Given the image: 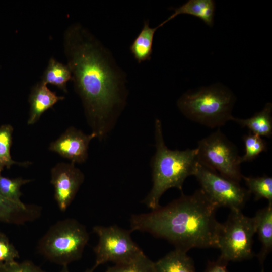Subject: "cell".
Wrapping results in <instances>:
<instances>
[{
  "mask_svg": "<svg viewBox=\"0 0 272 272\" xmlns=\"http://www.w3.org/2000/svg\"><path fill=\"white\" fill-rule=\"evenodd\" d=\"M63 45L72 80L93 132L102 137L111 117L123 104L124 73L109 51L80 24L67 28Z\"/></svg>",
  "mask_w": 272,
  "mask_h": 272,
  "instance_id": "1",
  "label": "cell"
},
{
  "mask_svg": "<svg viewBox=\"0 0 272 272\" xmlns=\"http://www.w3.org/2000/svg\"><path fill=\"white\" fill-rule=\"evenodd\" d=\"M217 209L200 189L150 212L132 215L130 230L148 232L186 252L193 248H217Z\"/></svg>",
  "mask_w": 272,
  "mask_h": 272,
  "instance_id": "2",
  "label": "cell"
},
{
  "mask_svg": "<svg viewBox=\"0 0 272 272\" xmlns=\"http://www.w3.org/2000/svg\"><path fill=\"white\" fill-rule=\"evenodd\" d=\"M156 151L152 161V188L143 201L152 210L158 208L163 194L171 188L182 190L187 177L194 175L199 163L196 149L171 150L164 141L162 125L155 122Z\"/></svg>",
  "mask_w": 272,
  "mask_h": 272,
  "instance_id": "3",
  "label": "cell"
},
{
  "mask_svg": "<svg viewBox=\"0 0 272 272\" xmlns=\"http://www.w3.org/2000/svg\"><path fill=\"white\" fill-rule=\"evenodd\" d=\"M235 100L231 91L216 85L187 92L179 99L177 105L190 120L215 128L232 120Z\"/></svg>",
  "mask_w": 272,
  "mask_h": 272,
  "instance_id": "4",
  "label": "cell"
},
{
  "mask_svg": "<svg viewBox=\"0 0 272 272\" xmlns=\"http://www.w3.org/2000/svg\"><path fill=\"white\" fill-rule=\"evenodd\" d=\"M89 238L86 227L67 218L52 225L39 240V253L51 262L67 265L82 256Z\"/></svg>",
  "mask_w": 272,
  "mask_h": 272,
  "instance_id": "5",
  "label": "cell"
},
{
  "mask_svg": "<svg viewBox=\"0 0 272 272\" xmlns=\"http://www.w3.org/2000/svg\"><path fill=\"white\" fill-rule=\"evenodd\" d=\"M256 233L254 217L244 215L241 210H232L226 221L220 223L217 234L219 259L228 263L251 258L253 237Z\"/></svg>",
  "mask_w": 272,
  "mask_h": 272,
  "instance_id": "6",
  "label": "cell"
},
{
  "mask_svg": "<svg viewBox=\"0 0 272 272\" xmlns=\"http://www.w3.org/2000/svg\"><path fill=\"white\" fill-rule=\"evenodd\" d=\"M196 149L201 164L234 181L242 179L241 156L236 147L219 129L199 141Z\"/></svg>",
  "mask_w": 272,
  "mask_h": 272,
  "instance_id": "7",
  "label": "cell"
},
{
  "mask_svg": "<svg viewBox=\"0 0 272 272\" xmlns=\"http://www.w3.org/2000/svg\"><path fill=\"white\" fill-rule=\"evenodd\" d=\"M93 230L98 237V242L94 248L95 268L108 262L117 264L128 261L143 252L132 239L130 230L113 225L95 226Z\"/></svg>",
  "mask_w": 272,
  "mask_h": 272,
  "instance_id": "8",
  "label": "cell"
},
{
  "mask_svg": "<svg viewBox=\"0 0 272 272\" xmlns=\"http://www.w3.org/2000/svg\"><path fill=\"white\" fill-rule=\"evenodd\" d=\"M194 176L201 189L217 208L225 207L231 210H241L250 196L248 190L241 187L239 182L220 175L199 162Z\"/></svg>",
  "mask_w": 272,
  "mask_h": 272,
  "instance_id": "9",
  "label": "cell"
},
{
  "mask_svg": "<svg viewBox=\"0 0 272 272\" xmlns=\"http://www.w3.org/2000/svg\"><path fill=\"white\" fill-rule=\"evenodd\" d=\"M84 180L83 173L74 163H59L51 170L50 183L54 189V198L59 209L69 207Z\"/></svg>",
  "mask_w": 272,
  "mask_h": 272,
  "instance_id": "10",
  "label": "cell"
},
{
  "mask_svg": "<svg viewBox=\"0 0 272 272\" xmlns=\"http://www.w3.org/2000/svg\"><path fill=\"white\" fill-rule=\"evenodd\" d=\"M96 137L94 132L86 134L74 127H69L50 144L49 150L68 159L73 163H82L87 158L90 141Z\"/></svg>",
  "mask_w": 272,
  "mask_h": 272,
  "instance_id": "11",
  "label": "cell"
},
{
  "mask_svg": "<svg viewBox=\"0 0 272 272\" xmlns=\"http://www.w3.org/2000/svg\"><path fill=\"white\" fill-rule=\"evenodd\" d=\"M41 208L36 205L18 203L0 195V221L16 225L23 224L37 219Z\"/></svg>",
  "mask_w": 272,
  "mask_h": 272,
  "instance_id": "12",
  "label": "cell"
},
{
  "mask_svg": "<svg viewBox=\"0 0 272 272\" xmlns=\"http://www.w3.org/2000/svg\"><path fill=\"white\" fill-rule=\"evenodd\" d=\"M64 99L51 91L41 81L32 88L29 95L30 113L27 123H35L42 114L51 108L58 101Z\"/></svg>",
  "mask_w": 272,
  "mask_h": 272,
  "instance_id": "13",
  "label": "cell"
},
{
  "mask_svg": "<svg viewBox=\"0 0 272 272\" xmlns=\"http://www.w3.org/2000/svg\"><path fill=\"white\" fill-rule=\"evenodd\" d=\"M254 217L256 233L262 245L257 258L263 263L272 249V203H268L266 207L258 210Z\"/></svg>",
  "mask_w": 272,
  "mask_h": 272,
  "instance_id": "14",
  "label": "cell"
},
{
  "mask_svg": "<svg viewBox=\"0 0 272 272\" xmlns=\"http://www.w3.org/2000/svg\"><path fill=\"white\" fill-rule=\"evenodd\" d=\"M215 9V2L212 0H189L175 9L174 13L159 26H163L179 15L188 14L199 18L208 26L212 27L214 24Z\"/></svg>",
  "mask_w": 272,
  "mask_h": 272,
  "instance_id": "15",
  "label": "cell"
},
{
  "mask_svg": "<svg viewBox=\"0 0 272 272\" xmlns=\"http://www.w3.org/2000/svg\"><path fill=\"white\" fill-rule=\"evenodd\" d=\"M272 104L267 103L263 109L252 117L246 119L234 117V121L242 127H247L250 132L260 137H271L272 135Z\"/></svg>",
  "mask_w": 272,
  "mask_h": 272,
  "instance_id": "16",
  "label": "cell"
},
{
  "mask_svg": "<svg viewBox=\"0 0 272 272\" xmlns=\"http://www.w3.org/2000/svg\"><path fill=\"white\" fill-rule=\"evenodd\" d=\"M187 252L175 249L156 262V272H196L192 259Z\"/></svg>",
  "mask_w": 272,
  "mask_h": 272,
  "instance_id": "17",
  "label": "cell"
},
{
  "mask_svg": "<svg viewBox=\"0 0 272 272\" xmlns=\"http://www.w3.org/2000/svg\"><path fill=\"white\" fill-rule=\"evenodd\" d=\"M159 28V25L151 28L149 20L144 21L142 29L130 47L131 52L138 63L151 59L154 34Z\"/></svg>",
  "mask_w": 272,
  "mask_h": 272,
  "instance_id": "18",
  "label": "cell"
},
{
  "mask_svg": "<svg viewBox=\"0 0 272 272\" xmlns=\"http://www.w3.org/2000/svg\"><path fill=\"white\" fill-rule=\"evenodd\" d=\"M70 80H72V73L67 65L51 58L43 73L41 81L47 85L50 84L56 86L66 92V84Z\"/></svg>",
  "mask_w": 272,
  "mask_h": 272,
  "instance_id": "19",
  "label": "cell"
},
{
  "mask_svg": "<svg viewBox=\"0 0 272 272\" xmlns=\"http://www.w3.org/2000/svg\"><path fill=\"white\" fill-rule=\"evenodd\" d=\"M250 194L255 196V200L264 198L268 203H272V178L264 175L261 177H246L242 176Z\"/></svg>",
  "mask_w": 272,
  "mask_h": 272,
  "instance_id": "20",
  "label": "cell"
},
{
  "mask_svg": "<svg viewBox=\"0 0 272 272\" xmlns=\"http://www.w3.org/2000/svg\"><path fill=\"white\" fill-rule=\"evenodd\" d=\"M106 272H156L154 262L143 252L134 258L107 268Z\"/></svg>",
  "mask_w": 272,
  "mask_h": 272,
  "instance_id": "21",
  "label": "cell"
},
{
  "mask_svg": "<svg viewBox=\"0 0 272 272\" xmlns=\"http://www.w3.org/2000/svg\"><path fill=\"white\" fill-rule=\"evenodd\" d=\"M13 131L12 126L9 124L3 125L0 127V173L5 167L9 169L14 164L23 166L29 164L27 162H17L12 159L10 149Z\"/></svg>",
  "mask_w": 272,
  "mask_h": 272,
  "instance_id": "22",
  "label": "cell"
},
{
  "mask_svg": "<svg viewBox=\"0 0 272 272\" xmlns=\"http://www.w3.org/2000/svg\"><path fill=\"white\" fill-rule=\"evenodd\" d=\"M21 177L10 179L1 175L0 173V195L3 197L18 203H22L20 200L22 193L21 187L31 181Z\"/></svg>",
  "mask_w": 272,
  "mask_h": 272,
  "instance_id": "23",
  "label": "cell"
},
{
  "mask_svg": "<svg viewBox=\"0 0 272 272\" xmlns=\"http://www.w3.org/2000/svg\"><path fill=\"white\" fill-rule=\"evenodd\" d=\"M245 154L241 156V163L251 161L260 153L266 151V142L258 135L249 132L243 137Z\"/></svg>",
  "mask_w": 272,
  "mask_h": 272,
  "instance_id": "24",
  "label": "cell"
},
{
  "mask_svg": "<svg viewBox=\"0 0 272 272\" xmlns=\"http://www.w3.org/2000/svg\"><path fill=\"white\" fill-rule=\"evenodd\" d=\"M19 252L4 233L0 234V264L15 261L19 258Z\"/></svg>",
  "mask_w": 272,
  "mask_h": 272,
  "instance_id": "25",
  "label": "cell"
},
{
  "mask_svg": "<svg viewBox=\"0 0 272 272\" xmlns=\"http://www.w3.org/2000/svg\"><path fill=\"white\" fill-rule=\"evenodd\" d=\"M0 272H46L32 261H16L0 264Z\"/></svg>",
  "mask_w": 272,
  "mask_h": 272,
  "instance_id": "26",
  "label": "cell"
},
{
  "mask_svg": "<svg viewBox=\"0 0 272 272\" xmlns=\"http://www.w3.org/2000/svg\"><path fill=\"white\" fill-rule=\"evenodd\" d=\"M227 263L219 258L216 261L209 262L204 272H228Z\"/></svg>",
  "mask_w": 272,
  "mask_h": 272,
  "instance_id": "27",
  "label": "cell"
},
{
  "mask_svg": "<svg viewBox=\"0 0 272 272\" xmlns=\"http://www.w3.org/2000/svg\"><path fill=\"white\" fill-rule=\"evenodd\" d=\"M95 269L96 268L94 266H93L91 268L87 269L84 272H93ZM60 272H70L67 267V265L63 266Z\"/></svg>",
  "mask_w": 272,
  "mask_h": 272,
  "instance_id": "28",
  "label": "cell"
},
{
  "mask_svg": "<svg viewBox=\"0 0 272 272\" xmlns=\"http://www.w3.org/2000/svg\"><path fill=\"white\" fill-rule=\"evenodd\" d=\"M261 272H264V270H263V269H262V270H261Z\"/></svg>",
  "mask_w": 272,
  "mask_h": 272,
  "instance_id": "29",
  "label": "cell"
},
{
  "mask_svg": "<svg viewBox=\"0 0 272 272\" xmlns=\"http://www.w3.org/2000/svg\"><path fill=\"white\" fill-rule=\"evenodd\" d=\"M2 232L0 231V234Z\"/></svg>",
  "mask_w": 272,
  "mask_h": 272,
  "instance_id": "30",
  "label": "cell"
}]
</instances>
